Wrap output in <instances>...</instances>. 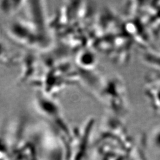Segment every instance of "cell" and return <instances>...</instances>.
I'll list each match as a JSON object with an SVG mask.
<instances>
[{
	"label": "cell",
	"mask_w": 160,
	"mask_h": 160,
	"mask_svg": "<svg viewBox=\"0 0 160 160\" xmlns=\"http://www.w3.org/2000/svg\"><path fill=\"white\" fill-rule=\"evenodd\" d=\"M23 2L20 1H0V12L5 16L12 15L22 8Z\"/></svg>",
	"instance_id": "obj_1"
}]
</instances>
